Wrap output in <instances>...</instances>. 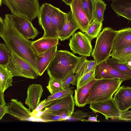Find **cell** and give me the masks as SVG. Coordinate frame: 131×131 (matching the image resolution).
<instances>
[{"instance_id":"cell-1","label":"cell","mask_w":131,"mask_h":131,"mask_svg":"<svg viewBox=\"0 0 131 131\" xmlns=\"http://www.w3.org/2000/svg\"><path fill=\"white\" fill-rule=\"evenodd\" d=\"M2 22L3 28L0 36L5 43L10 51L28 62L37 71V54L31 47L32 41L25 38L17 30L9 14L5 15Z\"/></svg>"},{"instance_id":"cell-2","label":"cell","mask_w":131,"mask_h":131,"mask_svg":"<svg viewBox=\"0 0 131 131\" xmlns=\"http://www.w3.org/2000/svg\"><path fill=\"white\" fill-rule=\"evenodd\" d=\"M81 57L76 56L67 50H57L47 70L49 77L62 82L74 74Z\"/></svg>"},{"instance_id":"cell-3","label":"cell","mask_w":131,"mask_h":131,"mask_svg":"<svg viewBox=\"0 0 131 131\" xmlns=\"http://www.w3.org/2000/svg\"><path fill=\"white\" fill-rule=\"evenodd\" d=\"M123 81L117 78L96 79L91 88L87 104L102 102L113 98Z\"/></svg>"},{"instance_id":"cell-4","label":"cell","mask_w":131,"mask_h":131,"mask_svg":"<svg viewBox=\"0 0 131 131\" xmlns=\"http://www.w3.org/2000/svg\"><path fill=\"white\" fill-rule=\"evenodd\" d=\"M117 34L110 27L104 28L97 36L91 56L97 65L106 61L110 57L114 39Z\"/></svg>"},{"instance_id":"cell-5","label":"cell","mask_w":131,"mask_h":131,"mask_svg":"<svg viewBox=\"0 0 131 131\" xmlns=\"http://www.w3.org/2000/svg\"><path fill=\"white\" fill-rule=\"evenodd\" d=\"M12 14L23 17L31 21L38 17L40 6L39 0H2Z\"/></svg>"},{"instance_id":"cell-6","label":"cell","mask_w":131,"mask_h":131,"mask_svg":"<svg viewBox=\"0 0 131 131\" xmlns=\"http://www.w3.org/2000/svg\"><path fill=\"white\" fill-rule=\"evenodd\" d=\"M11 52L10 62L7 67L13 77L19 76L34 79L39 76L29 64L13 52Z\"/></svg>"},{"instance_id":"cell-7","label":"cell","mask_w":131,"mask_h":131,"mask_svg":"<svg viewBox=\"0 0 131 131\" xmlns=\"http://www.w3.org/2000/svg\"><path fill=\"white\" fill-rule=\"evenodd\" d=\"M90 104V108L94 113H101L107 120L110 118L119 119L123 112L119 109L113 98L104 101Z\"/></svg>"},{"instance_id":"cell-8","label":"cell","mask_w":131,"mask_h":131,"mask_svg":"<svg viewBox=\"0 0 131 131\" xmlns=\"http://www.w3.org/2000/svg\"><path fill=\"white\" fill-rule=\"evenodd\" d=\"M50 4L45 3L40 6L38 16L39 25L43 29V38L59 39L58 33L53 25L50 17Z\"/></svg>"},{"instance_id":"cell-9","label":"cell","mask_w":131,"mask_h":131,"mask_svg":"<svg viewBox=\"0 0 131 131\" xmlns=\"http://www.w3.org/2000/svg\"><path fill=\"white\" fill-rule=\"evenodd\" d=\"M69 45L74 53L86 57L90 56L92 49L91 41L82 32L79 31L72 36Z\"/></svg>"},{"instance_id":"cell-10","label":"cell","mask_w":131,"mask_h":131,"mask_svg":"<svg viewBox=\"0 0 131 131\" xmlns=\"http://www.w3.org/2000/svg\"><path fill=\"white\" fill-rule=\"evenodd\" d=\"M9 14L16 29L25 38L33 39L38 36L39 32L34 26L31 21L18 15Z\"/></svg>"},{"instance_id":"cell-11","label":"cell","mask_w":131,"mask_h":131,"mask_svg":"<svg viewBox=\"0 0 131 131\" xmlns=\"http://www.w3.org/2000/svg\"><path fill=\"white\" fill-rule=\"evenodd\" d=\"M95 75L96 79L117 78L125 81L131 79V77L110 65L106 61L97 65Z\"/></svg>"},{"instance_id":"cell-12","label":"cell","mask_w":131,"mask_h":131,"mask_svg":"<svg viewBox=\"0 0 131 131\" xmlns=\"http://www.w3.org/2000/svg\"><path fill=\"white\" fill-rule=\"evenodd\" d=\"M73 93L60 99L46 101L43 112H53L61 109H67L74 112L75 104Z\"/></svg>"},{"instance_id":"cell-13","label":"cell","mask_w":131,"mask_h":131,"mask_svg":"<svg viewBox=\"0 0 131 131\" xmlns=\"http://www.w3.org/2000/svg\"><path fill=\"white\" fill-rule=\"evenodd\" d=\"M70 6L79 29L83 32H86L90 23L82 6L80 0H73Z\"/></svg>"},{"instance_id":"cell-14","label":"cell","mask_w":131,"mask_h":131,"mask_svg":"<svg viewBox=\"0 0 131 131\" xmlns=\"http://www.w3.org/2000/svg\"><path fill=\"white\" fill-rule=\"evenodd\" d=\"M113 99L120 111L124 112L130 108L131 87L120 86L115 92Z\"/></svg>"},{"instance_id":"cell-15","label":"cell","mask_w":131,"mask_h":131,"mask_svg":"<svg viewBox=\"0 0 131 131\" xmlns=\"http://www.w3.org/2000/svg\"><path fill=\"white\" fill-rule=\"evenodd\" d=\"M8 114L22 121L28 120L32 116L29 110L17 99H13L9 103Z\"/></svg>"},{"instance_id":"cell-16","label":"cell","mask_w":131,"mask_h":131,"mask_svg":"<svg viewBox=\"0 0 131 131\" xmlns=\"http://www.w3.org/2000/svg\"><path fill=\"white\" fill-rule=\"evenodd\" d=\"M43 92L42 86L40 84H33L29 86L25 102L32 111L38 106Z\"/></svg>"},{"instance_id":"cell-17","label":"cell","mask_w":131,"mask_h":131,"mask_svg":"<svg viewBox=\"0 0 131 131\" xmlns=\"http://www.w3.org/2000/svg\"><path fill=\"white\" fill-rule=\"evenodd\" d=\"M57 48V45L55 46L43 53L37 54V71L39 76H41L47 69L54 56Z\"/></svg>"},{"instance_id":"cell-18","label":"cell","mask_w":131,"mask_h":131,"mask_svg":"<svg viewBox=\"0 0 131 131\" xmlns=\"http://www.w3.org/2000/svg\"><path fill=\"white\" fill-rule=\"evenodd\" d=\"M66 14L64 23L61 29L58 33L59 39L61 41L68 39L79 28L71 10Z\"/></svg>"},{"instance_id":"cell-19","label":"cell","mask_w":131,"mask_h":131,"mask_svg":"<svg viewBox=\"0 0 131 131\" xmlns=\"http://www.w3.org/2000/svg\"><path fill=\"white\" fill-rule=\"evenodd\" d=\"M130 46H131V28H126L117 31L113 42L112 50Z\"/></svg>"},{"instance_id":"cell-20","label":"cell","mask_w":131,"mask_h":131,"mask_svg":"<svg viewBox=\"0 0 131 131\" xmlns=\"http://www.w3.org/2000/svg\"><path fill=\"white\" fill-rule=\"evenodd\" d=\"M96 79H95L75 90L74 99L76 106L79 107L84 106L87 104V100L91 88Z\"/></svg>"},{"instance_id":"cell-21","label":"cell","mask_w":131,"mask_h":131,"mask_svg":"<svg viewBox=\"0 0 131 131\" xmlns=\"http://www.w3.org/2000/svg\"><path fill=\"white\" fill-rule=\"evenodd\" d=\"M111 5L118 16L131 20V0H113Z\"/></svg>"},{"instance_id":"cell-22","label":"cell","mask_w":131,"mask_h":131,"mask_svg":"<svg viewBox=\"0 0 131 131\" xmlns=\"http://www.w3.org/2000/svg\"><path fill=\"white\" fill-rule=\"evenodd\" d=\"M59 39L57 38H41L35 41H32L31 46L37 54L43 53L53 47L57 45Z\"/></svg>"},{"instance_id":"cell-23","label":"cell","mask_w":131,"mask_h":131,"mask_svg":"<svg viewBox=\"0 0 131 131\" xmlns=\"http://www.w3.org/2000/svg\"><path fill=\"white\" fill-rule=\"evenodd\" d=\"M97 65L95 60H89L86 57L82 56L74 73L75 74L77 82L85 74L95 68Z\"/></svg>"},{"instance_id":"cell-24","label":"cell","mask_w":131,"mask_h":131,"mask_svg":"<svg viewBox=\"0 0 131 131\" xmlns=\"http://www.w3.org/2000/svg\"><path fill=\"white\" fill-rule=\"evenodd\" d=\"M66 13L59 8L50 4V17L52 23L58 34L61 29L64 23Z\"/></svg>"},{"instance_id":"cell-25","label":"cell","mask_w":131,"mask_h":131,"mask_svg":"<svg viewBox=\"0 0 131 131\" xmlns=\"http://www.w3.org/2000/svg\"><path fill=\"white\" fill-rule=\"evenodd\" d=\"M13 77L7 67L0 66V90L2 92L12 85Z\"/></svg>"},{"instance_id":"cell-26","label":"cell","mask_w":131,"mask_h":131,"mask_svg":"<svg viewBox=\"0 0 131 131\" xmlns=\"http://www.w3.org/2000/svg\"><path fill=\"white\" fill-rule=\"evenodd\" d=\"M110 57L120 62L128 61L131 59V46L113 50Z\"/></svg>"},{"instance_id":"cell-27","label":"cell","mask_w":131,"mask_h":131,"mask_svg":"<svg viewBox=\"0 0 131 131\" xmlns=\"http://www.w3.org/2000/svg\"><path fill=\"white\" fill-rule=\"evenodd\" d=\"M94 7L93 20L102 23L104 20V14L107 5L102 0H92Z\"/></svg>"},{"instance_id":"cell-28","label":"cell","mask_w":131,"mask_h":131,"mask_svg":"<svg viewBox=\"0 0 131 131\" xmlns=\"http://www.w3.org/2000/svg\"><path fill=\"white\" fill-rule=\"evenodd\" d=\"M106 61L119 71L131 77V67L126 62H120L110 57Z\"/></svg>"},{"instance_id":"cell-29","label":"cell","mask_w":131,"mask_h":131,"mask_svg":"<svg viewBox=\"0 0 131 131\" xmlns=\"http://www.w3.org/2000/svg\"><path fill=\"white\" fill-rule=\"evenodd\" d=\"M102 23L94 20L90 23L84 34L91 41L97 36L102 29Z\"/></svg>"},{"instance_id":"cell-30","label":"cell","mask_w":131,"mask_h":131,"mask_svg":"<svg viewBox=\"0 0 131 131\" xmlns=\"http://www.w3.org/2000/svg\"><path fill=\"white\" fill-rule=\"evenodd\" d=\"M11 52L4 43H0V66L7 67L9 64Z\"/></svg>"},{"instance_id":"cell-31","label":"cell","mask_w":131,"mask_h":131,"mask_svg":"<svg viewBox=\"0 0 131 131\" xmlns=\"http://www.w3.org/2000/svg\"><path fill=\"white\" fill-rule=\"evenodd\" d=\"M82 6L90 22L93 20L94 7L92 0H80Z\"/></svg>"},{"instance_id":"cell-32","label":"cell","mask_w":131,"mask_h":131,"mask_svg":"<svg viewBox=\"0 0 131 131\" xmlns=\"http://www.w3.org/2000/svg\"><path fill=\"white\" fill-rule=\"evenodd\" d=\"M49 77V81L46 87L51 94L64 90L62 82L52 78Z\"/></svg>"},{"instance_id":"cell-33","label":"cell","mask_w":131,"mask_h":131,"mask_svg":"<svg viewBox=\"0 0 131 131\" xmlns=\"http://www.w3.org/2000/svg\"><path fill=\"white\" fill-rule=\"evenodd\" d=\"M95 68L91 70L82 77L77 82V89H78L95 79Z\"/></svg>"},{"instance_id":"cell-34","label":"cell","mask_w":131,"mask_h":131,"mask_svg":"<svg viewBox=\"0 0 131 131\" xmlns=\"http://www.w3.org/2000/svg\"><path fill=\"white\" fill-rule=\"evenodd\" d=\"M40 117L41 119L46 122L63 121L60 116L52 112H43Z\"/></svg>"},{"instance_id":"cell-35","label":"cell","mask_w":131,"mask_h":131,"mask_svg":"<svg viewBox=\"0 0 131 131\" xmlns=\"http://www.w3.org/2000/svg\"><path fill=\"white\" fill-rule=\"evenodd\" d=\"M72 87L69 89L60 91L54 94H51L48 96L47 99L46 101H50L61 98L65 96L70 94L74 92L73 90L71 89Z\"/></svg>"},{"instance_id":"cell-36","label":"cell","mask_w":131,"mask_h":131,"mask_svg":"<svg viewBox=\"0 0 131 131\" xmlns=\"http://www.w3.org/2000/svg\"><path fill=\"white\" fill-rule=\"evenodd\" d=\"M52 112L60 116L63 121H65L70 118L73 113L67 109H61Z\"/></svg>"},{"instance_id":"cell-37","label":"cell","mask_w":131,"mask_h":131,"mask_svg":"<svg viewBox=\"0 0 131 131\" xmlns=\"http://www.w3.org/2000/svg\"><path fill=\"white\" fill-rule=\"evenodd\" d=\"M88 113H83L82 111L77 110L72 113L70 118L73 120H81V119L89 117L90 115L88 114Z\"/></svg>"},{"instance_id":"cell-38","label":"cell","mask_w":131,"mask_h":131,"mask_svg":"<svg viewBox=\"0 0 131 131\" xmlns=\"http://www.w3.org/2000/svg\"><path fill=\"white\" fill-rule=\"evenodd\" d=\"M76 76L72 74L68 77L63 82L62 85L64 90H66L70 88V84H72Z\"/></svg>"},{"instance_id":"cell-39","label":"cell","mask_w":131,"mask_h":131,"mask_svg":"<svg viewBox=\"0 0 131 131\" xmlns=\"http://www.w3.org/2000/svg\"><path fill=\"white\" fill-rule=\"evenodd\" d=\"M118 120L127 121H131V111L127 110L123 112Z\"/></svg>"},{"instance_id":"cell-40","label":"cell","mask_w":131,"mask_h":131,"mask_svg":"<svg viewBox=\"0 0 131 131\" xmlns=\"http://www.w3.org/2000/svg\"><path fill=\"white\" fill-rule=\"evenodd\" d=\"M8 105H0V119L1 120L5 114H8Z\"/></svg>"},{"instance_id":"cell-41","label":"cell","mask_w":131,"mask_h":131,"mask_svg":"<svg viewBox=\"0 0 131 131\" xmlns=\"http://www.w3.org/2000/svg\"><path fill=\"white\" fill-rule=\"evenodd\" d=\"M46 99L41 101L39 103L38 106L36 109L34 111V113H33V116H34L35 114L41 111L43 109L46 103Z\"/></svg>"},{"instance_id":"cell-42","label":"cell","mask_w":131,"mask_h":131,"mask_svg":"<svg viewBox=\"0 0 131 131\" xmlns=\"http://www.w3.org/2000/svg\"><path fill=\"white\" fill-rule=\"evenodd\" d=\"M98 116V115H96L95 116H92L90 115L89 116L88 119H86L83 118L81 119V121L82 122H99L100 121L97 119Z\"/></svg>"},{"instance_id":"cell-43","label":"cell","mask_w":131,"mask_h":131,"mask_svg":"<svg viewBox=\"0 0 131 131\" xmlns=\"http://www.w3.org/2000/svg\"><path fill=\"white\" fill-rule=\"evenodd\" d=\"M4 93L0 90V105H1L6 104L4 99Z\"/></svg>"},{"instance_id":"cell-44","label":"cell","mask_w":131,"mask_h":131,"mask_svg":"<svg viewBox=\"0 0 131 131\" xmlns=\"http://www.w3.org/2000/svg\"><path fill=\"white\" fill-rule=\"evenodd\" d=\"M73 0H61L65 4L70 6Z\"/></svg>"},{"instance_id":"cell-45","label":"cell","mask_w":131,"mask_h":131,"mask_svg":"<svg viewBox=\"0 0 131 131\" xmlns=\"http://www.w3.org/2000/svg\"><path fill=\"white\" fill-rule=\"evenodd\" d=\"M127 63V64L131 67V59L129 60L128 61L126 62Z\"/></svg>"},{"instance_id":"cell-46","label":"cell","mask_w":131,"mask_h":131,"mask_svg":"<svg viewBox=\"0 0 131 131\" xmlns=\"http://www.w3.org/2000/svg\"><path fill=\"white\" fill-rule=\"evenodd\" d=\"M2 0H0V6H1V5L2 4Z\"/></svg>"},{"instance_id":"cell-47","label":"cell","mask_w":131,"mask_h":131,"mask_svg":"<svg viewBox=\"0 0 131 131\" xmlns=\"http://www.w3.org/2000/svg\"><path fill=\"white\" fill-rule=\"evenodd\" d=\"M108 0V1H113V0Z\"/></svg>"},{"instance_id":"cell-48","label":"cell","mask_w":131,"mask_h":131,"mask_svg":"<svg viewBox=\"0 0 131 131\" xmlns=\"http://www.w3.org/2000/svg\"><path fill=\"white\" fill-rule=\"evenodd\" d=\"M131 108V107H130V108Z\"/></svg>"}]
</instances>
